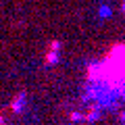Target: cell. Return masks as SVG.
I'll return each instance as SVG.
<instances>
[{
	"mask_svg": "<svg viewBox=\"0 0 125 125\" xmlns=\"http://www.w3.org/2000/svg\"><path fill=\"white\" fill-rule=\"evenodd\" d=\"M56 50H58V42H52L48 48V54H46V62H50L52 65L54 61H56Z\"/></svg>",
	"mask_w": 125,
	"mask_h": 125,
	"instance_id": "cell-1",
	"label": "cell"
},
{
	"mask_svg": "<svg viewBox=\"0 0 125 125\" xmlns=\"http://www.w3.org/2000/svg\"><path fill=\"white\" fill-rule=\"evenodd\" d=\"M21 106H23V94H19L13 100V111H21Z\"/></svg>",
	"mask_w": 125,
	"mask_h": 125,
	"instance_id": "cell-2",
	"label": "cell"
},
{
	"mask_svg": "<svg viewBox=\"0 0 125 125\" xmlns=\"http://www.w3.org/2000/svg\"><path fill=\"white\" fill-rule=\"evenodd\" d=\"M2 123H4V121H2V117H0V125H2Z\"/></svg>",
	"mask_w": 125,
	"mask_h": 125,
	"instance_id": "cell-3",
	"label": "cell"
}]
</instances>
